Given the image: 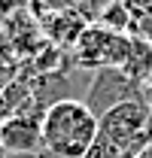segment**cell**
<instances>
[{
    "instance_id": "obj_1",
    "label": "cell",
    "mask_w": 152,
    "mask_h": 158,
    "mask_svg": "<svg viewBox=\"0 0 152 158\" xmlns=\"http://www.w3.org/2000/svg\"><path fill=\"white\" fill-rule=\"evenodd\" d=\"M40 131H43V149L52 158H85V152L95 146L100 134V125L97 116L79 98H70L52 103L43 113Z\"/></svg>"
},
{
    "instance_id": "obj_2",
    "label": "cell",
    "mask_w": 152,
    "mask_h": 158,
    "mask_svg": "<svg viewBox=\"0 0 152 158\" xmlns=\"http://www.w3.org/2000/svg\"><path fill=\"white\" fill-rule=\"evenodd\" d=\"M149 122H152V106H149L146 98L125 100V103L113 106L110 113H103L97 118L100 137L110 140L116 149H122L125 158H134L137 152H143L146 146H152Z\"/></svg>"
},
{
    "instance_id": "obj_3",
    "label": "cell",
    "mask_w": 152,
    "mask_h": 158,
    "mask_svg": "<svg viewBox=\"0 0 152 158\" xmlns=\"http://www.w3.org/2000/svg\"><path fill=\"white\" fill-rule=\"evenodd\" d=\"M131 34H113L97 21H88V27L73 43L70 55L79 70H122L131 55Z\"/></svg>"
},
{
    "instance_id": "obj_4",
    "label": "cell",
    "mask_w": 152,
    "mask_h": 158,
    "mask_svg": "<svg viewBox=\"0 0 152 158\" xmlns=\"http://www.w3.org/2000/svg\"><path fill=\"white\" fill-rule=\"evenodd\" d=\"M137 98H146V91L140 85H134L122 70H95L91 79H88V85H85L82 103L100 118L113 106L125 103V100H137Z\"/></svg>"
},
{
    "instance_id": "obj_5",
    "label": "cell",
    "mask_w": 152,
    "mask_h": 158,
    "mask_svg": "<svg viewBox=\"0 0 152 158\" xmlns=\"http://www.w3.org/2000/svg\"><path fill=\"white\" fill-rule=\"evenodd\" d=\"M43 118L31 116H12L0 122V146L9 155H34L43 149V131H40Z\"/></svg>"
},
{
    "instance_id": "obj_6",
    "label": "cell",
    "mask_w": 152,
    "mask_h": 158,
    "mask_svg": "<svg viewBox=\"0 0 152 158\" xmlns=\"http://www.w3.org/2000/svg\"><path fill=\"white\" fill-rule=\"evenodd\" d=\"M88 27V21L82 19V9H70V12H49L40 19V31L49 43H55L61 49H73L79 34Z\"/></svg>"
},
{
    "instance_id": "obj_7",
    "label": "cell",
    "mask_w": 152,
    "mask_h": 158,
    "mask_svg": "<svg viewBox=\"0 0 152 158\" xmlns=\"http://www.w3.org/2000/svg\"><path fill=\"white\" fill-rule=\"evenodd\" d=\"M122 73L131 79L134 85H140L143 91L152 85V46L149 43H143V40L134 37L131 55H128V64L122 67Z\"/></svg>"
},
{
    "instance_id": "obj_8",
    "label": "cell",
    "mask_w": 152,
    "mask_h": 158,
    "mask_svg": "<svg viewBox=\"0 0 152 158\" xmlns=\"http://www.w3.org/2000/svg\"><path fill=\"white\" fill-rule=\"evenodd\" d=\"M100 27H107V31H113V34H131V15H128V9L122 6V0H110L103 9H100V19H97Z\"/></svg>"
},
{
    "instance_id": "obj_9",
    "label": "cell",
    "mask_w": 152,
    "mask_h": 158,
    "mask_svg": "<svg viewBox=\"0 0 152 158\" xmlns=\"http://www.w3.org/2000/svg\"><path fill=\"white\" fill-rule=\"evenodd\" d=\"M85 158H125V152L122 149H116L110 140H103L100 134H97V140H95V146L85 152Z\"/></svg>"
},
{
    "instance_id": "obj_10",
    "label": "cell",
    "mask_w": 152,
    "mask_h": 158,
    "mask_svg": "<svg viewBox=\"0 0 152 158\" xmlns=\"http://www.w3.org/2000/svg\"><path fill=\"white\" fill-rule=\"evenodd\" d=\"M122 6L128 9L131 21H140V19H149L152 15V0H122Z\"/></svg>"
},
{
    "instance_id": "obj_11",
    "label": "cell",
    "mask_w": 152,
    "mask_h": 158,
    "mask_svg": "<svg viewBox=\"0 0 152 158\" xmlns=\"http://www.w3.org/2000/svg\"><path fill=\"white\" fill-rule=\"evenodd\" d=\"M131 37H137V40H143V43L152 46V15H149V19L134 21V24H131Z\"/></svg>"
},
{
    "instance_id": "obj_12",
    "label": "cell",
    "mask_w": 152,
    "mask_h": 158,
    "mask_svg": "<svg viewBox=\"0 0 152 158\" xmlns=\"http://www.w3.org/2000/svg\"><path fill=\"white\" fill-rule=\"evenodd\" d=\"M12 158H52L46 149H40V152H34V155H12Z\"/></svg>"
},
{
    "instance_id": "obj_13",
    "label": "cell",
    "mask_w": 152,
    "mask_h": 158,
    "mask_svg": "<svg viewBox=\"0 0 152 158\" xmlns=\"http://www.w3.org/2000/svg\"><path fill=\"white\" fill-rule=\"evenodd\" d=\"M134 158H152V146H146L143 152H137V155H134Z\"/></svg>"
},
{
    "instance_id": "obj_14",
    "label": "cell",
    "mask_w": 152,
    "mask_h": 158,
    "mask_svg": "<svg viewBox=\"0 0 152 158\" xmlns=\"http://www.w3.org/2000/svg\"><path fill=\"white\" fill-rule=\"evenodd\" d=\"M0 158H6V152H3V146H0Z\"/></svg>"
}]
</instances>
